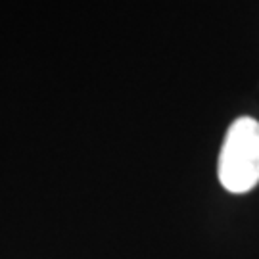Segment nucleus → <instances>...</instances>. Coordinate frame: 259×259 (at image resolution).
Instances as JSON below:
<instances>
[{
	"label": "nucleus",
	"mask_w": 259,
	"mask_h": 259,
	"mask_svg": "<svg viewBox=\"0 0 259 259\" xmlns=\"http://www.w3.org/2000/svg\"><path fill=\"white\" fill-rule=\"evenodd\" d=\"M217 177L231 194H246L259 183V121L238 117L231 123L219 152Z\"/></svg>",
	"instance_id": "nucleus-1"
}]
</instances>
